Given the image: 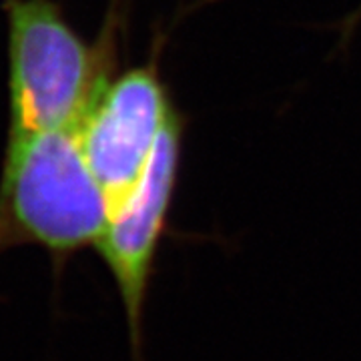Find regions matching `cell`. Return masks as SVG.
<instances>
[{
    "mask_svg": "<svg viewBox=\"0 0 361 361\" xmlns=\"http://www.w3.org/2000/svg\"><path fill=\"white\" fill-rule=\"evenodd\" d=\"M109 201L82 155L77 130L8 133L0 171V253L44 249L54 269L99 245Z\"/></svg>",
    "mask_w": 361,
    "mask_h": 361,
    "instance_id": "obj_1",
    "label": "cell"
},
{
    "mask_svg": "<svg viewBox=\"0 0 361 361\" xmlns=\"http://www.w3.org/2000/svg\"><path fill=\"white\" fill-rule=\"evenodd\" d=\"M8 30V133L73 130L104 85L109 54L56 0H2Z\"/></svg>",
    "mask_w": 361,
    "mask_h": 361,
    "instance_id": "obj_2",
    "label": "cell"
},
{
    "mask_svg": "<svg viewBox=\"0 0 361 361\" xmlns=\"http://www.w3.org/2000/svg\"><path fill=\"white\" fill-rule=\"evenodd\" d=\"M183 118L173 109L141 179L116 205L97 245L125 307L133 360L142 361V317L177 187Z\"/></svg>",
    "mask_w": 361,
    "mask_h": 361,
    "instance_id": "obj_3",
    "label": "cell"
},
{
    "mask_svg": "<svg viewBox=\"0 0 361 361\" xmlns=\"http://www.w3.org/2000/svg\"><path fill=\"white\" fill-rule=\"evenodd\" d=\"M171 111L151 61L111 78L78 123V142L109 201V215L141 179Z\"/></svg>",
    "mask_w": 361,
    "mask_h": 361,
    "instance_id": "obj_4",
    "label": "cell"
}]
</instances>
